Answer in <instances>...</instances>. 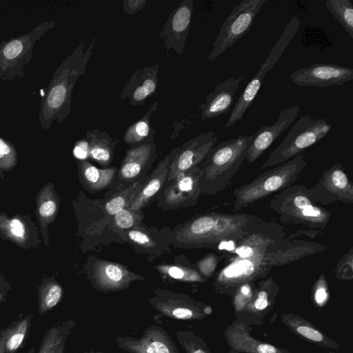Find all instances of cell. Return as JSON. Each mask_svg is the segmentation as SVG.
<instances>
[{
  "label": "cell",
  "mask_w": 353,
  "mask_h": 353,
  "mask_svg": "<svg viewBox=\"0 0 353 353\" xmlns=\"http://www.w3.org/2000/svg\"><path fill=\"white\" fill-rule=\"evenodd\" d=\"M88 264V279L92 286L101 292L121 290L134 281H144L143 276L118 263L90 258Z\"/></svg>",
  "instance_id": "13"
},
{
  "label": "cell",
  "mask_w": 353,
  "mask_h": 353,
  "mask_svg": "<svg viewBox=\"0 0 353 353\" xmlns=\"http://www.w3.org/2000/svg\"><path fill=\"white\" fill-rule=\"evenodd\" d=\"M265 2V0H243L232 10L212 44L208 55L210 63L250 31Z\"/></svg>",
  "instance_id": "8"
},
{
  "label": "cell",
  "mask_w": 353,
  "mask_h": 353,
  "mask_svg": "<svg viewBox=\"0 0 353 353\" xmlns=\"http://www.w3.org/2000/svg\"><path fill=\"white\" fill-rule=\"evenodd\" d=\"M157 107L158 103L154 102L141 119L126 129L123 137L126 144L133 146L153 141L155 130L150 125V119L152 114L157 110Z\"/></svg>",
  "instance_id": "27"
},
{
  "label": "cell",
  "mask_w": 353,
  "mask_h": 353,
  "mask_svg": "<svg viewBox=\"0 0 353 353\" xmlns=\"http://www.w3.org/2000/svg\"><path fill=\"white\" fill-rule=\"evenodd\" d=\"M223 258L224 256L221 254H216L210 252L193 263V265L204 278L208 279L214 273L219 263Z\"/></svg>",
  "instance_id": "37"
},
{
  "label": "cell",
  "mask_w": 353,
  "mask_h": 353,
  "mask_svg": "<svg viewBox=\"0 0 353 353\" xmlns=\"http://www.w3.org/2000/svg\"><path fill=\"white\" fill-rule=\"evenodd\" d=\"M309 192L319 205L353 203V184L342 165L336 163L325 170Z\"/></svg>",
  "instance_id": "12"
},
{
  "label": "cell",
  "mask_w": 353,
  "mask_h": 353,
  "mask_svg": "<svg viewBox=\"0 0 353 353\" xmlns=\"http://www.w3.org/2000/svg\"><path fill=\"white\" fill-rule=\"evenodd\" d=\"M331 125L325 119H316L304 115L292 126L284 140L269 155L261 168H267L288 161L303 154L330 131Z\"/></svg>",
  "instance_id": "6"
},
{
  "label": "cell",
  "mask_w": 353,
  "mask_h": 353,
  "mask_svg": "<svg viewBox=\"0 0 353 353\" xmlns=\"http://www.w3.org/2000/svg\"><path fill=\"white\" fill-rule=\"evenodd\" d=\"M124 12L130 15H132L143 9L146 3L145 0H124L123 1Z\"/></svg>",
  "instance_id": "42"
},
{
  "label": "cell",
  "mask_w": 353,
  "mask_h": 353,
  "mask_svg": "<svg viewBox=\"0 0 353 353\" xmlns=\"http://www.w3.org/2000/svg\"><path fill=\"white\" fill-rule=\"evenodd\" d=\"M23 45L19 40H14L8 43L3 49V54L8 59L17 57L22 51Z\"/></svg>",
  "instance_id": "41"
},
{
  "label": "cell",
  "mask_w": 353,
  "mask_h": 353,
  "mask_svg": "<svg viewBox=\"0 0 353 353\" xmlns=\"http://www.w3.org/2000/svg\"><path fill=\"white\" fill-rule=\"evenodd\" d=\"M35 350H36L35 347H33L27 353H34Z\"/></svg>",
  "instance_id": "48"
},
{
  "label": "cell",
  "mask_w": 353,
  "mask_h": 353,
  "mask_svg": "<svg viewBox=\"0 0 353 353\" xmlns=\"http://www.w3.org/2000/svg\"><path fill=\"white\" fill-rule=\"evenodd\" d=\"M84 353H101V352H84Z\"/></svg>",
  "instance_id": "49"
},
{
  "label": "cell",
  "mask_w": 353,
  "mask_h": 353,
  "mask_svg": "<svg viewBox=\"0 0 353 353\" xmlns=\"http://www.w3.org/2000/svg\"><path fill=\"white\" fill-rule=\"evenodd\" d=\"M283 319L289 327L303 337L328 347L332 346L331 342L320 331L304 319L288 315L283 316Z\"/></svg>",
  "instance_id": "33"
},
{
  "label": "cell",
  "mask_w": 353,
  "mask_h": 353,
  "mask_svg": "<svg viewBox=\"0 0 353 353\" xmlns=\"http://www.w3.org/2000/svg\"><path fill=\"white\" fill-rule=\"evenodd\" d=\"M193 1L183 0L170 14L159 35L166 50L173 49L177 55L183 52L193 12Z\"/></svg>",
  "instance_id": "17"
},
{
  "label": "cell",
  "mask_w": 353,
  "mask_h": 353,
  "mask_svg": "<svg viewBox=\"0 0 353 353\" xmlns=\"http://www.w3.org/2000/svg\"><path fill=\"white\" fill-rule=\"evenodd\" d=\"M289 241L279 223L265 221L261 225L238 240L223 259H248L279 247ZM291 241V240H290Z\"/></svg>",
  "instance_id": "11"
},
{
  "label": "cell",
  "mask_w": 353,
  "mask_h": 353,
  "mask_svg": "<svg viewBox=\"0 0 353 353\" xmlns=\"http://www.w3.org/2000/svg\"><path fill=\"white\" fill-rule=\"evenodd\" d=\"M6 334V327L0 330V353H4V342Z\"/></svg>",
  "instance_id": "47"
},
{
  "label": "cell",
  "mask_w": 353,
  "mask_h": 353,
  "mask_svg": "<svg viewBox=\"0 0 353 353\" xmlns=\"http://www.w3.org/2000/svg\"><path fill=\"white\" fill-rule=\"evenodd\" d=\"M73 154L79 161H85L90 158L88 141L85 139L78 141L74 148Z\"/></svg>",
  "instance_id": "40"
},
{
  "label": "cell",
  "mask_w": 353,
  "mask_h": 353,
  "mask_svg": "<svg viewBox=\"0 0 353 353\" xmlns=\"http://www.w3.org/2000/svg\"><path fill=\"white\" fill-rule=\"evenodd\" d=\"M253 135L239 136L221 141L211 148L199 165L201 194L215 195L230 185L245 160Z\"/></svg>",
  "instance_id": "3"
},
{
  "label": "cell",
  "mask_w": 353,
  "mask_h": 353,
  "mask_svg": "<svg viewBox=\"0 0 353 353\" xmlns=\"http://www.w3.org/2000/svg\"><path fill=\"white\" fill-rule=\"evenodd\" d=\"M162 232L148 227L142 222L127 230L119 231V234L123 235L137 252L152 259L170 251L171 230H168L164 234Z\"/></svg>",
  "instance_id": "19"
},
{
  "label": "cell",
  "mask_w": 353,
  "mask_h": 353,
  "mask_svg": "<svg viewBox=\"0 0 353 353\" xmlns=\"http://www.w3.org/2000/svg\"><path fill=\"white\" fill-rule=\"evenodd\" d=\"M63 289L56 282H50L40 288L38 296V312L40 316L52 310L61 300Z\"/></svg>",
  "instance_id": "34"
},
{
  "label": "cell",
  "mask_w": 353,
  "mask_h": 353,
  "mask_svg": "<svg viewBox=\"0 0 353 353\" xmlns=\"http://www.w3.org/2000/svg\"><path fill=\"white\" fill-rule=\"evenodd\" d=\"M306 165L305 155L300 154L234 188L233 211L238 212L272 193L291 186L301 176Z\"/></svg>",
  "instance_id": "5"
},
{
  "label": "cell",
  "mask_w": 353,
  "mask_h": 353,
  "mask_svg": "<svg viewBox=\"0 0 353 353\" xmlns=\"http://www.w3.org/2000/svg\"><path fill=\"white\" fill-rule=\"evenodd\" d=\"M176 339L187 353H208L201 339L191 331L179 330Z\"/></svg>",
  "instance_id": "36"
},
{
  "label": "cell",
  "mask_w": 353,
  "mask_h": 353,
  "mask_svg": "<svg viewBox=\"0 0 353 353\" xmlns=\"http://www.w3.org/2000/svg\"><path fill=\"white\" fill-rule=\"evenodd\" d=\"M300 23L301 21L298 17H292L259 70L249 81L237 99L225 125V129L232 127L236 122L243 119L245 111L252 104L256 98L265 76L274 67L281 57L285 50L297 33Z\"/></svg>",
  "instance_id": "7"
},
{
  "label": "cell",
  "mask_w": 353,
  "mask_h": 353,
  "mask_svg": "<svg viewBox=\"0 0 353 353\" xmlns=\"http://www.w3.org/2000/svg\"><path fill=\"white\" fill-rule=\"evenodd\" d=\"M159 71L158 63L150 66L146 65L137 70L123 86L121 92V99H128L132 106L143 105L157 88Z\"/></svg>",
  "instance_id": "21"
},
{
  "label": "cell",
  "mask_w": 353,
  "mask_h": 353,
  "mask_svg": "<svg viewBox=\"0 0 353 353\" xmlns=\"http://www.w3.org/2000/svg\"><path fill=\"white\" fill-rule=\"evenodd\" d=\"M85 140L89 145L90 158L104 167L109 166L118 140L98 129L87 131Z\"/></svg>",
  "instance_id": "24"
},
{
  "label": "cell",
  "mask_w": 353,
  "mask_h": 353,
  "mask_svg": "<svg viewBox=\"0 0 353 353\" xmlns=\"http://www.w3.org/2000/svg\"><path fill=\"white\" fill-rule=\"evenodd\" d=\"M76 322L67 320L47 330L37 353H64L66 340Z\"/></svg>",
  "instance_id": "26"
},
{
  "label": "cell",
  "mask_w": 353,
  "mask_h": 353,
  "mask_svg": "<svg viewBox=\"0 0 353 353\" xmlns=\"http://www.w3.org/2000/svg\"><path fill=\"white\" fill-rule=\"evenodd\" d=\"M33 314H27L12 321L6 327L4 353H17L28 339Z\"/></svg>",
  "instance_id": "28"
},
{
  "label": "cell",
  "mask_w": 353,
  "mask_h": 353,
  "mask_svg": "<svg viewBox=\"0 0 353 353\" xmlns=\"http://www.w3.org/2000/svg\"><path fill=\"white\" fill-rule=\"evenodd\" d=\"M217 140L216 133L208 131L185 142L170 164L165 181H170L181 173L199 166Z\"/></svg>",
  "instance_id": "16"
},
{
  "label": "cell",
  "mask_w": 353,
  "mask_h": 353,
  "mask_svg": "<svg viewBox=\"0 0 353 353\" xmlns=\"http://www.w3.org/2000/svg\"><path fill=\"white\" fill-rule=\"evenodd\" d=\"M290 77L297 85L326 88L352 81L353 70L332 63H316L297 70Z\"/></svg>",
  "instance_id": "15"
},
{
  "label": "cell",
  "mask_w": 353,
  "mask_h": 353,
  "mask_svg": "<svg viewBox=\"0 0 353 353\" xmlns=\"http://www.w3.org/2000/svg\"><path fill=\"white\" fill-rule=\"evenodd\" d=\"M270 208L285 224L323 230L329 223L331 213L318 204L304 185H292L274 196Z\"/></svg>",
  "instance_id": "4"
},
{
  "label": "cell",
  "mask_w": 353,
  "mask_h": 353,
  "mask_svg": "<svg viewBox=\"0 0 353 353\" xmlns=\"http://www.w3.org/2000/svg\"><path fill=\"white\" fill-rule=\"evenodd\" d=\"M113 216L114 225L119 231L127 230L142 223L144 214L142 210H133L125 208Z\"/></svg>",
  "instance_id": "35"
},
{
  "label": "cell",
  "mask_w": 353,
  "mask_h": 353,
  "mask_svg": "<svg viewBox=\"0 0 353 353\" xmlns=\"http://www.w3.org/2000/svg\"><path fill=\"white\" fill-rule=\"evenodd\" d=\"M323 233L321 230H312V229H304L295 230L293 232L290 233L286 239L289 241L292 239H297L298 237L302 236H309L310 238H314L320 234Z\"/></svg>",
  "instance_id": "43"
},
{
  "label": "cell",
  "mask_w": 353,
  "mask_h": 353,
  "mask_svg": "<svg viewBox=\"0 0 353 353\" xmlns=\"http://www.w3.org/2000/svg\"><path fill=\"white\" fill-rule=\"evenodd\" d=\"M79 163L81 181L90 193L108 188L118 171L115 166L98 168L87 160Z\"/></svg>",
  "instance_id": "25"
},
{
  "label": "cell",
  "mask_w": 353,
  "mask_h": 353,
  "mask_svg": "<svg viewBox=\"0 0 353 353\" xmlns=\"http://www.w3.org/2000/svg\"><path fill=\"white\" fill-rule=\"evenodd\" d=\"M244 79V74L227 79L216 85L199 108L202 120L216 117L230 110L235 94Z\"/></svg>",
  "instance_id": "22"
},
{
  "label": "cell",
  "mask_w": 353,
  "mask_h": 353,
  "mask_svg": "<svg viewBox=\"0 0 353 353\" xmlns=\"http://www.w3.org/2000/svg\"><path fill=\"white\" fill-rule=\"evenodd\" d=\"M148 301L161 314L178 320L199 319L210 313V307H202L188 296L166 290H157Z\"/></svg>",
  "instance_id": "14"
},
{
  "label": "cell",
  "mask_w": 353,
  "mask_h": 353,
  "mask_svg": "<svg viewBox=\"0 0 353 353\" xmlns=\"http://www.w3.org/2000/svg\"><path fill=\"white\" fill-rule=\"evenodd\" d=\"M157 156V148L153 141L130 146L108 188L105 198L123 190L135 181L144 179Z\"/></svg>",
  "instance_id": "9"
},
{
  "label": "cell",
  "mask_w": 353,
  "mask_h": 353,
  "mask_svg": "<svg viewBox=\"0 0 353 353\" xmlns=\"http://www.w3.org/2000/svg\"><path fill=\"white\" fill-rule=\"evenodd\" d=\"M327 296V285L325 275L321 274L317 279L314 289V297L316 303L322 304Z\"/></svg>",
  "instance_id": "39"
},
{
  "label": "cell",
  "mask_w": 353,
  "mask_h": 353,
  "mask_svg": "<svg viewBox=\"0 0 353 353\" xmlns=\"http://www.w3.org/2000/svg\"><path fill=\"white\" fill-rule=\"evenodd\" d=\"M227 336L232 346L239 351L248 353H282L280 349L273 345L256 341L237 326L231 328Z\"/></svg>",
  "instance_id": "29"
},
{
  "label": "cell",
  "mask_w": 353,
  "mask_h": 353,
  "mask_svg": "<svg viewBox=\"0 0 353 353\" xmlns=\"http://www.w3.org/2000/svg\"><path fill=\"white\" fill-rule=\"evenodd\" d=\"M336 276L339 279L350 280L353 277V249L349 251L339 259L336 267Z\"/></svg>",
  "instance_id": "38"
},
{
  "label": "cell",
  "mask_w": 353,
  "mask_h": 353,
  "mask_svg": "<svg viewBox=\"0 0 353 353\" xmlns=\"http://www.w3.org/2000/svg\"><path fill=\"white\" fill-rule=\"evenodd\" d=\"M56 208L57 205L54 201L48 200L41 205L39 214L43 217H49L54 213Z\"/></svg>",
  "instance_id": "44"
},
{
  "label": "cell",
  "mask_w": 353,
  "mask_h": 353,
  "mask_svg": "<svg viewBox=\"0 0 353 353\" xmlns=\"http://www.w3.org/2000/svg\"><path fill=\"white\" fill-rule=\"evenodd\" d=\"M186 259L182 262L174 264H160L154 266L157 270L166 279H171L182 282L203 283L204 278Z\"/></svg>",
  "instance_id": "30"
},
{
  "label": "cell",
  "mask_w": 353,
  "mask_h": 353,
  "mask_svg": "<svg viewBox=\"0 0 353 353\" xmlns=\"http://www.w3.org/2000/svg\"><path fill=\"white\" fill-rule=\"evenodd\" d=\"M116 342L129 353H179L168 333L157 325L148 327L140 338L118 336Z\"/></svg>",
  "instance_id": "18"
},
{
  "label": "cell",
  "mask_w": 353,
  "mask_h": 353,
  "mask_svg": "<svg viewBox=\"0 0 353 353\" xmlns=\"http://www.w3.org/2000/svg\"><path fill=\"white\" fill-rule=\"evenodd\" d=\"M145 179L135 181L123 190L106 198L103 206L105 212L108 215L114 216L123 208L128 207L137 194Z\"/></svg>",
  "instance_id": "31"
},
{
  "label": "cell",
  "mask_w": 353,
  "mask_h": 353,
  "mask_svg": "<svg viewBox=\"0 0 353 353\" xmlns=\"http://www.w3.org/2000/svg\"><path fill=\"white\" fill-rule=\"evenodd\" d=\"M180 148H174L148 174L137 194L126 208L133 210H142L148 205L163 188L168 174L169 168Z\"/></svg>",
  "instance_id": "23"
},
{
  "label": "cell",
  "mask_w": 353,
  "mask_h": 353,
  "mask_svg": "<svg viewBox=\"0 0 353 353\" xmlns=\"http://www.w3.org/2000/svg\"><path fill=\"white\" fill-rule=\"evenodd\" d=\"M300 112L299 105H293L282 110L277 121L261 127L253 135L252 142L248 150L245 160L248 163L255 162L274 141L294 122Z\"/></svg>",
  "instance_id": "20"
},
{
  "label": "cell",
  "mask_w": 353,
  "mask_h": 353,
  "mask_svg": "<svg viewBox=\"0 0 353 353\" xmlns=\"http://www.w3.org/2000/svg\"><path fill=\"white\" fill-rule=\"evenodd\" d=\"M10 152V147L0 139V158Z\"/></svg>",
  "instance_id": "46"
},
{
  "label": "cell",
  "mask_w": 353,
  "mask_h": 353,
  "mask_svg": "<svg viewBox=\"0 0 353 353\" xmlns=\"http://www.w3.org/2000/svg\"><path fill=\"white\" fill-rule=\"evenodd\" d=\"M265 221L245 213L206 212L171 230L170 241L179 248L215 249L221 242L243 238Z\"/></svg>",
  "instance_id": "2"
},
{
  "label": "cell",
  "mask_w": 353,
  "mask_h": 353,
  "mask_svg": "<svg viewBox=\"0 0 353 353\" xmlns=\"http://www.w3.org/2000/svg\"><path fill=\"white\" fill-rule=\"evenodd\" d=\"M325 248L320 243L292 239L248 259H224L223 266L216 274L212 285L217 292L230 294L243 283L265 278L276 266L297 261Z\"/></svg>",
  "instance_id": "1"
},
{
  "label": "cell",
  "mask_w": 353,
  "mask_h": 353,
  "mask_svg": "<svg viewBox=\"0 0 353 353\" xmlns=\"http://www.w3.org/2000/svg\"><path fill=\"white\" fill-rule=\"evenodd\" d=\"M199 172L200 168L197 166L165 181L155 198L157 205L163 210L194 206L201 195Z\"/></svg>",
  "instance_id": "10"
},
{
  "label": "cell",
  "mask_w": 353,
  "mask_h": 353,
  "mask_svg": "<svg viewBox=\"0 0 353 353\" xmlns=\"http://www.w3.org/2000/svg\"><path fill=\"white\" fill-rule=\"evenodd\" d=\"M10 228L12 233L18 237H22L24 234V229L21 222L17 219H14L10 222Z\"/></svg>",
  "instance_id": "45"
},
{
  "label": "cell",
  "mask_w": 353,
  "mask_h": 353,
  "mask_svg": "<svg viewBox=\"0 0 353 353\" xmlns=\"http://www.w3.org/2000/svg\"><path fill=\"white\" fill-rule=\"evenodd\" d=\"M325 7L352 39L353 6L352 2L350 0H327Z\"/></svg>",
  "instance_id": "32"
}]
</instances>
